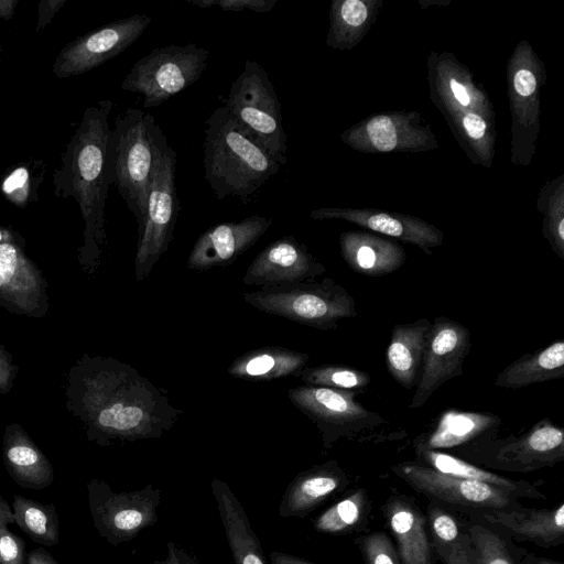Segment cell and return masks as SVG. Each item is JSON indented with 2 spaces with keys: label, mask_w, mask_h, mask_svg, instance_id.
Listing matches in <instances>:
<instances>
[{
  "label": "cell",
  "mask_w": 564,
  "mask_h": 564,
  "mask_svg": "<svg viewBox=\"0 0 564 564\" xmlns=\"http://www.w3.org/2000/svg\"><path fill=\"white\" fill-rule=\"evenodd\" d=\"M113 102L99 100L87 107L53 172L54 195L73 197L91 240L104 235L108 174L109 115Z\"/></svg>",
  "instance_id": "1"
},
{
  "label": "cell",
  "mask_w": 564,
  "mask_h": 564,
  "mask_svg": "<svg viewBox=\"0 0 564 564\" xmlns=\"http://www.w3.org/2000/svg\"><path fill=\"white\" fill-rule=\"evenodd\" d=\"M206 123L205 180L214 196L218 200L236 196L249 202L281 165L235 120L225 105L216 108Z\"/></svg>",
  "instance_id": "2"
},
{
  "label": "cell",
  "mask_w": 564,
  "mask_h": 564,
  "mask_svg": "<svg viewBox=\"0 0 564 564\" xmlns=\"http://www.w3.org/2000/svg\"><path fill=\"white\" fill-rule=\"evenodd\" d=\"M165 137L155 118L139 108H128L116 118L108 141V174L138 226L156 166L159 149Z\"/></svg>",
  "instance_id": "3"
},
{
  "label": "cell",
  "mask_w": 564,
  "mask_h": 564,
  "mask_svg": "<svg viewBox=\"0 0 564 564\" xmlns=\"http://www.w3.org/2000/svg\"><path fill=\"white\" fill-rule=\"evenodd\" d=\"M250 306L319 330H334L357 315L352 295L332 278L243 293Z\"/></svg>",
  "instance_id": "4"
},
{
  "label": "cell",
  "mask_w": 564,
  "mask_h": 564,
  "mask_svg": "<svg viewBox=\"0 0 564 564\" xmlns=\"http://www.w3.org/2000/svg\"><path fill=\"white\" fill-rule=\"evenodd\" d=\"M225 106L235 120L275 160L286 164V133L281 102L263 67L247 61L231 84Z\"/></svg>",
  "instance_id": "5"
},
{
  "label": "cell",
  "mask_w": 564,
  "mask_h": 564,
  "mask_svg": "<svg viewBox=\"0 0 564 564\" xmlns=\"http://www.w3.org/2000/svg\"><path fill=\"white\" fill-rule=\"evenodd\" d=\"M208 55L193 43L156 47L133 64L120 87L140 94L145 108L158 107L200 78Z\"/></svg>",
  "instance_id": "6"
},
{
  "label": "cell",
  "mask_w": 564,
  "mask_h": 564,
  "mask_svg": "<svg viewBox=\"0 0 564 564\" xmlns=\"http://www.w3.org/2000/svg\"><path fill=\"white\" fill-rule=\"evenodd\" d=\"M175 169L176 153L164 137L160 144L143 220L138 226L135 254V278L138 281L148 278L173 240L180 212L175 186Z\"/></svg>",
  "instance_id": "7"
},
{
  "label": "cell",
  "mask_w": 564,
  "mask_h": 564,
  "mask_svg": "<svg viewBox=\"0 0 564 564\" xmlns=\"http://www.w3.org/2000/svg\"><path fill=\"white\" fill-rule=\"evenodd\" d=\"M87 495L95 529L112 546L133 540L158 522L162 491L151 484L140 490L115 492L104 480L91 479Z\"/></svg>",
  "instance_id": "8"
},
{
  "label": "cell",
  "mask_w": 564,
  "mask_h": 564,
  "mask_svg": "<svg viewBox=\"0 0 564 564\" xmlns=\"http://www.w3.org/2000/svg\"><path fill=\"white\" fill-rule=\"evenodd\" d=\"M357 392L316 386L288 390L290 402L317 427L324 449L340 438H350L375 429L387 420L356 400Z\"/></svg>",
  "instance_id": "9"
},
{
  "label": "cell",
  "mask_w": 564,
  "mask_h": 564,
  "mask_svg": "<svg viewBox=\"0 0 564 564\" xmlns=\"http://www.w3.org/2000/svg\"><path fill=\"white\" fill-rule=\"evenodd\" d=\"M391 470L431 501L468 511L507 510L522 506L518 498L496 487L446 475L415 460L398 463Z\"/></svg>",
  "instance_id": "10"
},
{
  "label": "cell",
  "mask_w": 564,
  "mask_h": 564,
  "mask_svg": "<svg viewBox=\"0 0 564 564\" xmlns=\"http://www.w3.org/2000/svg\"><path fill=\"white\" fill-rule=\"evenodd\" d=\"M151 21L148 14H133L77 36L55 57L53 74L63 79L100 66L131 46Z\"/></svg>",
  "instance_id": "11"
},
{
  "label": "cell",
  "mask_w": 564,
  "mask_h": 564,
  "mask_svg": "<svg viewBox=\"0 0 564 564\" xmlns=\"http://www.w3.org/2000/svg\"><path fill=\"white\" fill-rule=\"evenodd\" d=\"M480 444H473L478 445L477 448L469 447L477 449V459L489 467L508 471L528 473L564 460V432L546 417L519 437Z\"/></svg>",
  "instance_id": "12"
},
{
  "label": "cell",
  "mask_w": 564,
  "mask_h": 564,
  "mask_svg": "<svg viewBox=\"0 0 564 564\" xmlns=\"http://www.w3.org/2000/svg\"><path fill=\"white\" fill-rule=\"evenodd\" d=\"M470 345L469 329L462 323L444 316L432 322L421 364V378L409 409L422 408L441 386L463 375V362Z\"/></svg>",
  "instance_id": "13"
},
{
  "label": "cell",
  "mask_w": 564,
  "mask_h": 564,
  "mask_svg": "<svg viewBox=\"0 0 564 564\" xmlns=\"http://www.w3.org/2000/svg\"><path fill=\"white\" fill-rule=\"evenodd\" d=\"M326 271L307 248L293 236L272 241L249 264L242 282L268 289L313 281Z\"/></svg>",
  "instance_id": "14"
},
{
  "label": "cell",
  "mask_w": 564,
  "mask_h": 564,
  "mask_svg": "<svg viewBox=\"0 0 564 564\" xmlns=\"http://www.w3.org/2000/svg\"><path fill=\"white\" fill-rule=\"evenodd\" d=\"M271 224L270 218L251 215L239 221H227L210 227L194 243L186 267L207 271L231 264L256 245Z\"/></svg>",
  "instance_id": "15"
},
{
  "label": "cell",
  "mask_w": 564,
  "mask_h": 564,
  "mask_svg": "<svg viewBox=\"0 0 564 564\" xmlns=\"http://www.w3.org/2000/svg\"><path fill=\"white\" fill-rule=\"evenodd\" d=\"M381 511L397 542L401 564H437L425 512L413 497L393 492L381 506Z\"/></svg>",
  "instance_id": "16"
},
{
  "label": "cell",
  "mask_w": 564,
  "mask_h": 564,
  "mask_svg": "<svg viewBox=\"0 0 564 564\" xmlns=\"http://www.w3.org/2000/svg\"><path fill=\"white\" fill-rule=\"evenodd\" d=\"M347 473L337 460L313 465L299 473L288 485L278 513L282 518H305L349 485Z\"/></svg>",
  "instance_id": "17"
},
{
  "label": "cell",
  "mask_w": 564,
  "mask_h": 564,
  "mask_svg": "<svg viewBox=\"0 0 564 564\" xmlns=\"http://www.w3.org/2000/svg\"><path fill=\"white\" fill-rule=\"evenodd\" d=\"M470 517L496 525L518 541L541 547L564 544V503L552 509H528L520 506L507 510L468 511Z\"/></svg>",
  "instance_id": "18"
},
{
  "label": "cell",
  "mask_w": 564,
  "mask_h": 564,
  "mask_svg": "<svg viewBox=\"0 0 564 564\" xmlns=\"http://www.w3.org/2000/svg\"><path fill=\"white\" fill-rule=\"evenodd\" d=\"M501 424L498 415L488 412H471L447 409L437 419L433 429L423 432L413 441L414 451H444L473 445L490 436ZM477 442V443H478Z\"/></svg>",
  "instance_id": "19"
},
{
  "label": "cell",
  "mask_w": 564,
  "mask_h": 564,
  "mask_svg": "<svg viewBox=\"0 0 564 564\" xmlns=\"http://www.w3.org/2000/svg\"><path fill=\"white\" fill-rule=\"evenodd\" d=\"M210 487L235 564H267L260 541L236 495L218 478L212 480Z\"/></svg>",
  "instance_id": "20"
},
{
  "label": "cell",
  "mask_w": 564,
  "mask_h": 564,
  "mask_svg": "<svg viewBox=\"0 0 564 564\" xmlns=\"http://www.w3.org/2000/svg\"><path fill=\"white\" fill-rule=\"evenodd\" d=\"M431 324L427 318L397 324L386 350V366L391 377L403 388L417 383V371L427 345Z\"/></svg>",
  "instance_id": "21"
},
{
  "label": "cell",
  "mask_w": 564,
  "mask_h": 564,
  "mask_svg": "<svg viewBox=\"0 0 564 564\" xmlns=\"http://www.w3.org/2000/svg\"><path fill=\"white\" fill-rule=\"evenodd\" d=\"M310 356L305 352L280 346H265L249 350L236 358L228 373L248 381H271L286 377H299Z\"/></svg>",
  "instance_id": "22"
},
{
  "label": "cell",
  "mask_w": 564,
  "mask_h": 564,
  "mask_svg": "<svg viewBox=\"0 0 564 564\" xmlns=\"http://www.w3.org/2000/svg\"><path fill=\"white\" fill-rule=\"evenodd\" d=\"M425 516L433 549L443 564H479L466 521L435 501H430Z\"/></svg>",
  "instance_id": "23"
},
{
  "label": "cell",
  "mask_w": 564,
  "mask_h": 564,
  "mask_svg": "<svg viewBox=\"0 0 564 564\" xmlns=\"http://www.w3.org/2000/svg\"><path fill=\"white\" fill-rule=\"evenodd\" d=\"M414 452L416 456L415 462L440 473L490 485L518 499L546 498L538 486L532 482L500 476L446 452L432 449H419Z\"/></svg>",
  "instance_id": "24"
},
{
  "label": "cell",
  "mask_w": 564,
  "mask_h": 564,
  "mask_svg": "<svg viewBox=\"0 0 564 564\" xmlns=\"http://www.w3.org/2000/svg\"><path fill=\"white\" fill-rule=\"evenodd\" d=\"M563 377L564 341L560 339L541 350L520 356L498 373L494 384L503 389H520Z\"/></svg>",
  "instance_id": "25"
},
{
  "label": "cell",
  "mask_w": 564,
  "mask_h": 564,
  "mask_svg": "<svg viewBox=\"0 0 564 564\" xmlns=\"http://www.w3.org/2000/svg\"><path fill=\"white\" fill-rule=\"evenodd\" d=\"M343 257L348 265L366 276H382L397 271L404 262V253L389 243L372 242L362 237H344Z\"/></svg>",
  "instance_id": "26"
},
{
  "label": "cell",
  "mask_w": 564,
  "mask_h": 564,
  "mask_svg": "<svg viewBox=\"0 0 564 564\" xmlns=\"http://www.w3.org/2000/svg\"><path fill=\"white\" fill-rule=\"evenodd\" d=\"M371 513V501L365 488L349 491L313 521L317 532L349 534L366 530Z\"/></svg>",
  "instance_id": "27"
},
{
  "label": "cell",
  "mask_w": 564,
  "mask_h": 564,
  "mask_svg": "<svg viewBox=\"0 0 564 564\" xmlns=\"http://www.w3.org/2000/svg\"><path fill=\"white\" fill-rule=\"evenodd\" d=\"M14 523L29 538L44 546H54L59 542V528L56 508L23 496H13Z\"/></svg>",
  "instance_id": "28"
},
{
  "label": "cell",
  "mask_w": 564,
  "mask_h": 564,
  "mask_svg": "<svg viewBox=\"0 0 564 564\" xmlns=\"http://www.w3.org/2000/svg\"><path fill=\"white\" fill-rule=\"evenodd\" d=\"M46 169L47 165L42 159H31L10 166L0 181L2 196L20 208L36 203Z\"/></svg>",
  "instance_id": "29"
},
{
  "label": "cell",
  "mask_w": 564,
  "mask_h": 564,
  "mask_svg": "<svg viewBox=\"0 0 564 564\" xmlns=\"http://www.w3.org/2000/svg\"><path fill=\"white\" fill-rule=\"evenodd\" d=\"M9 471L20 486L43 489L53 481V473L41 459L40 454L29 445H12L6 453Z\"/></svg>",
  "instance_id": "30"
},
{
  "label": "cell",
  "mask_w": 564,
  "mask_h": 564,
  "mask_svg": "<svg viewBox=\"0 0 564 564\" xmlns=\"http://www.w3.org/2000/svg\"><path fill=\"white\" fill-rule=\"evenodd\" d=\"M299 378L307 386L325 387L359 392L366 389L371 377L368 372L347 365L323 364L305 367Z\"/></svg>",
  "instance_id": "31"
},
{
  "label": "cell",
  "mask_w": 564,
  "mask_h": 564,
  "mask_svg": "<svg viewBox=\"0 0 564 564\" xmlns=\"http://www.w3.org/2000/svg\"><path fill=\"white\" fill-rule=\"evenodd\" d=\"M466 525L479 564H519L509 544L497 531L473 517L466 521Z\"/></svg>",
  "instance_id": "32"
},
{
  "label": "cell",
  "mask_w": 564,
  "mask_h": 564,
  "mask_svg": "<svg viewBox=\"0 0 564 564\" xmlns=\"http://www.w3.org/2000/svg\"><path fill=\"white\" fill-rule=\"evenodd\" d=\"M355 543L366 564H401L397 549L384 531L361 534Z\"/></svg>",
  "instance_id": "33"
},
{
  "label": "cell",
  "mask_w": 564,
  "mask_h": 564,
  "mask_svg": "<svg viewBox=\"0 0 564 564\" xmlns=\"http://www.w3.org/2000/svg\"><path fill=\"white\" fill-rule=\"evenodd\" d=\"M364 224L370 229L391 236L403 238L405 240L412 241L414 243L420 245L422 248L426 249L427 243L423 241L417 236L413 235L411 230H409L397 218H393L387 214H376L369 216L364 220Z\"/></svg>",
  "instance_id": "34"
},
{
  "label": "cell",
  "mask_w": 564,
  "mask_h": 564,
  "mask_svg": "<svg viewBox=\"0 0 564 564\" xmlns=\"http://www.w3.org/2000/svg\"><path fill=\"white\" fill-rule=\"evenodd\" d=\"M185 2L202 9L218 7L223 11L237 12L249 10L257 13H264L273 9L276 0H185Z\"/></svg>",
  "instance_id": "35"
},
{
  "label": "cell",
  "mask_w": 564,
  "mask_h": 564,
  "mask_svg": "<svg viewBox=\"0 0 564 564\" xmlns=\"http://www.w3.org/2000/svg\"><path fill=\"white\" fill-rule=\"evenodd\" d=\"M367 131L371 142L378 150L386 152L395 148L397 130L389 117H375L369 121Z\"/></svg>",
  "instance_id": "36"
},
{
  "label": "cell",
  "mask_w": 564,
  "mask_h": 564,
  "mask_svg": "<svg viewBox=\"0 0 564 564\" xmlns=\"http://www.w3.org/2000/svg\"><path fill=\"white\" fill-rule=\"evenodd\" d=\"M0 564H26L24 541L6 525H0Z\"/></svg>",
  "instance_id": "37"
},
{
  "label": "cell",
  "mask_w": 564,
  "mask_h": 564,
  "mask_svg": "<svg viewBox=\"0 0 564 564\" xmlns=\"http://www.w3.org/2000/svg\"><path fill=\"white\" fill-rule=\"evenodd\" d=\"M18 264V250L10 242L0 243V286L12 278Z\"/></svg>",
  "instance_id": "38"
},
{
  "label": "cell",
  "mask_w": 564,
  "mask_h": 564,
  "mask_svg": "<svg viewBox=\"0 0 564 564\" xmlns=\"http://www.w3.org/2000/svg\"><path fill=\"white\" fill-rule=\"evenodd\" d=\"M340 17L345 23L351 26L361 25L367 18V8L359 0H346L340 7Z\"/></svg>",
  "instance_id": "39"
},
{
  "label": "cell",
  "mask_w": 564,
  "mask_h": 564,
  "mask_svg": "<svg viewBox=\"0 0 564 564\" xmlns=\"http://www.w3.org/2000/svg\"><path fill=\"white\" fill-rule=\"evenodd\" d=\"M65 4L66 0H41L37 4L35 32L46 28Z\"/></svg>",
  "instance_id": "40"
},
{
  "label": "cell",
  "mask_w": 564,
  "mask_h": 564,
  "mask_svg": "<svg viewBox=\"0 0 564 564\" xmlns=\"http://www.w3.org/2000/svg\"><path fill=\"white\" fill-rule=\"evenodd\" d=\"M153 564H200L192 554L184 549L178 547L174 542L166 544V556L163 560H156Z\"/></svg>",
  "instance_id": "41"
},
{
  "label": "cell",
  "mask_w": 564,
  "mask_h": 564,
  "mask_svg": "<svg viewBox=\"0 0 564 564\" xmlns=\"http://www.w3.org/2000/svg\"><path fill=\"white\" fill-rule=\"evenodd\" d=\"M514 88L521 96H530L536 88L534 75L528 69H520L514 75Z\"/></svg>",
  "instance_id": "42"
},
{
  "label": "cell",
  "mask_w": 564,
  "mask_h": 564,
  "mask_svg": "<svg viewBox=\"0 0 564 564\" xmlns=\"http://www.w3.org/2000/svg\"><path fill=\"white\" fill-rule=\"evenodd\" d=\"M464 127L469 137L479 139L484 135L486 130V123L481 117L475 113H468L464 118Z\"/></svg>",
  "instance_id": "43"
},
{
  "label": "cell",
  "mask_w": 564,
  "mask_h": 564,
  "mask_svg": "<svg viewBox=\"0 0 564 564\" xmlns=\"http://www.w3.org/2000/svg\"><path fill=\"white\" fill-rule=\"evenodd\" d=\"M26 564H59L46 550L37 547L26 554Z\"/></svg>",
  "instance_id": "44"
},
{
  "label": "cell",
  "mask_w": 564,
  "mask_h": 564,
  "mask_svg": "<svg viewBox=\"0 0 564 564\" xmlns=\"http://www.w3.org/2000/svg\"><path fill=\"white\" fill-rule=\"evenodd\" d=\"M270 561L272 564H315L299 556L283 552H271Z\"/></svg>",
  "instance_id": "45"
},
{
  "label": "cell",
  "mask_w": 564,
  "mask_h": 564,
  "mask_svg": "<svg viewBox=\"0 0 564 564\" xmlns=\"http://www.w3.org/2000/svg\"><path fill=\"white\" fill-rule=\"evenodd\" d=\"M19 0H0V19L9 21L15 13Z\"/></svg>",
  "instance_id": "46"
},
{
  "label": "cell",
  "mask_w": 564,
  "mask_h": 564,
  "mask_svg": "<svg viewBox=\"0 0 564 564\" xmlns=\"http://www.w3.org/2000/svg\"><path fill=\"white\" fill-rule=\"evenodd\" d=\"M14 523L13 510L9 503L0 495V525H8Z\"/></svg>",
  "instance_id": "47"
},
{
  "label": "cell",
  "mask_w": 564,
  "mask_h": 564,
  "mask_svg": "<svg viewBox=\"0 0 564 564\" xmlns=\"http://www.w3.org/2000/svg\"><path fill=\"white\" fill-rule=\"evenodd\" d=\"M451 88H452V91L455 96V98L463 105V106H467L469 104V97L466 93V89L465 87L459 84L458 82L456 80H452L451 82Z\"/></svg>",
  "instance_id": "48"
},
{
  "label": "cell",
  "mask_w": 564,
  "mask_h": 564,
  "mask_svg": "<svg viewBox=\"0 0 564 564\" xmlns=\"http://www.w3.org/2000/svg\"><path fill=\"white\" fill-rule=\"evenodd\" d=\"M519 564H563L562 562L552 561L549 558L536 557L533 554H523Z\"/></svg>",
  "instance_id": "49"
},
{
  "label": "cell",
  "mask_w": 564,
  "mask_h": 564,
  "mask_svg": "<svg viewBox=\"0 0 564 564\" xmlns=\"http://www.w3.org/2000/svg\"><path fill=\"white\" fill-rule=\"evenodd\" d=\"M11 237V232L0 227V243L7 242L6 239Z\"/></svg>",
  "instance_id": "50"
},
{
  "label": "cell",
  "mask_w": 564,
  "mask_h": 564,
  "mask_svg": "<svg viewBox=\"0 0 564 564\" xmlns=\"http://www.w3.org/2000/svg\"><path fill=\"white\" fill-rule=\"evenodd\" d=\"M1 54H2V46L0 44V58H1Z\"/></svg>",
  "instance_id": "51"
}]
</instances>
